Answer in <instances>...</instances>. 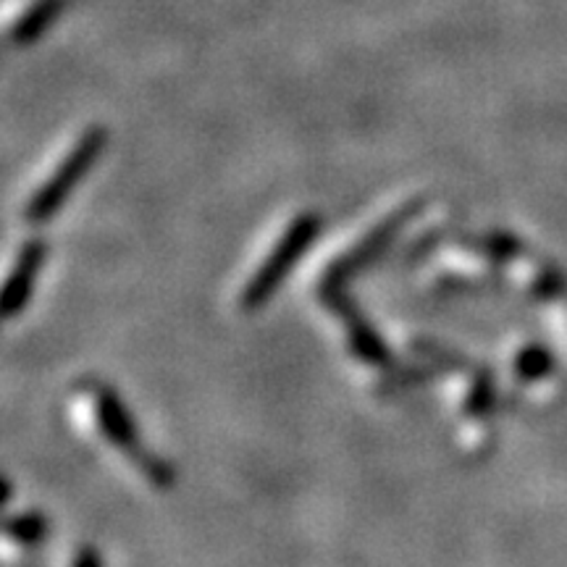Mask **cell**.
I'll list each match as a JSON object with an SVG mask.
<instances>
[{
  "instance_id": "3957f363",
  "label": "cell",
  "mask_w": 567,
  "mask_h": 567,
  "mask_svg": "<svg viewBox=\"0 0 567 567\" xmlns=\"http://www.w3.org/2000/svg\"><path fill=\"white\" fill-rule=\"evenodd\" d=\"M323 297L331 302V308H334L337 313L344 318L347 334H350V344H352V350L360 354V360H365V363H371V365H386L389 352H386L384 342L373 334V329L363 321V318H360V313H354L352 305L342 300L339 289H323Z\"/></svg>"
},
{
  "instance_id": "277c9868",
  "label": "cell",
  "mask_w": 567,
  "mask_h": 567,
  "mask_svg": "<svg viewBox=\"0 0 567 567\" xmlns=\"http://www.w3.org/2000/svg\"><path fill=\"white\" fill-rule=\"evenodd\" d=\"M74 567H103V563H101V557H97L95 549L84 547V549L80 551V557H76Z\"/></svg>"
},
{
  "instance_id": "7a4b0ae2",
  "label": "cell",
  "mask_w": 567,
  "mask_h": 567,
  "mask_svg": "<svg viewBox=\"0 0 567 567\" xmlns=\"http://www.w3.org/2000/svg\"><path fill=\"white\" fill-rule=\"evenodd\" d=\"M95 413H97V423H101L103 434L111 439V444H116L118 450L137 460V465L153 481H158V486L172 484V471H168L161 460H155L151 452L142 450L140 434L137 429H134L130 410L124 408V402L118 400L109 386L95 389Z\"/></svg>"
},
{
  "instance_id": "6da1fadb",
  "label": "cell",
  "mask_w": 567,
  "mask_h": 567,
  "mask_svg": "<svg viewBox=\"0 0 567 567\" xmlns=\"http://www.w3.org/2000/svg\"><path fill=\"white\" fill-rule=\"evenodd\" d=\"M316 234H318V221H313V218H302L300 224H295L292 229L284 234L279 247L268 255L264 266L258 268V274H255L250 284L245 287L243 292L245 310H258L260 305L271 300V295L281 287V281L287 279L289 268L302 258L305 247L313 243Z\"/></svg>"
}]
</instances>
